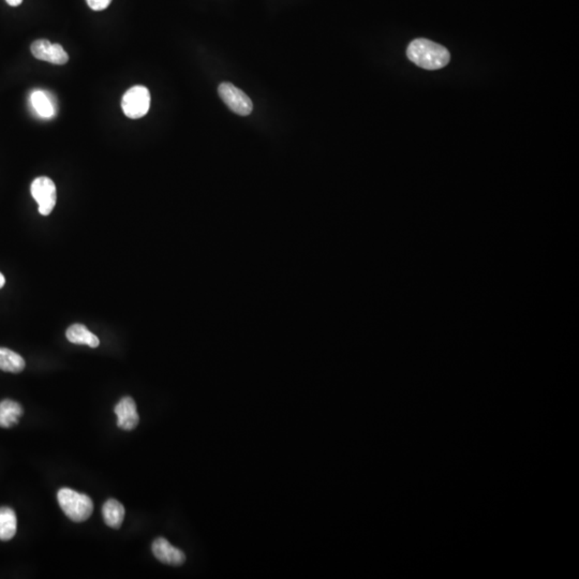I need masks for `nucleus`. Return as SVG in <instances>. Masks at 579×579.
<instances>
[{"label":"nucleus","mask_w":579,"mask_h":579,"mask_svg":"<svg viewBox=\"0 0 579 579\" xmlns=\"http://www.w3.org/2000/svg\"><path fill=\"white\" fill-rule=\"evenodd\" d=\"M408 58L426 70L444 68L450 63V52L444 46L427 39H416L408 46Z\"/></svg>","instance_id":"nucleus-1"},{"label":"nucleus","mask_w":579,"mask_h":579,"mask_svg":"<svg viewBox=\"0 0 579 579\" xmlns=\"http://www.w3.org/2000/svg\"><path fill=\"white\" fill-rule=\"evenodd\" d=\"M57 499L64 513L75 523L85 521L94 511V503L87 494H80L70 488H62Z\"/></svg>","instance_id":"nucleus-2"},{"label":"nucleus","mask_w":579,"mask_h":579,"mask_svg":"<svg viewBox=\"0 0 579 579\" xmlns=\"http://www.w3.org/2000/svg\"><path fill=\"white\" fill-rule=\"evenodd\" d=\"M151 107V94L144 86H134L124 94L121 109L124 114L131 119H142Z\"/></svg>","instance_id":"nucleus-3"},{"label":"nucleus","mask_w":579,"mask_h":579,"mask_svg":"<svg viewBox=\"0 0 579 579\" xmlns=\"http://www.w3.org/2000/svg\"><path fill=\"white\" fill-rule=\"evenodd\" d=\"M31 191L39 205L40 214L48 216L56 205L57 190L54 182L45 176L36 178L31 184Z\"/></svg>","instance_id":"nucleus-4"},{"label":"nucleus","mask_w":579,"mask_h":579,"mask_svg":"<svg viewBox=\"0 0 579 579\" xmlns=\"http://www.w3.org/2000/svg\"><path fill=\"white\" fill-rule=\"evenodd\" d=\"M218 94L227 107L237 115L248 116L251 114L254 109L252 101L243 90L235 87L233 84H220L218 87Z\"/></svg>","instance_id":"nucleus-5"},{"label":"nucleus","mask_w":579,"mask_h":579,"mask_svg":"<svg viewBox=\"0 0 579 579\" xmlns=\"http://www.w3.org/2000/svg\"><path fill=\"white\" fill-rule=\"evenodd\" d=\"M33 56L39 60L54 65H65L68 63V53L60 44H53L45 39H39L31 46Z\"/></svg>","instance_id":"nucleus-6"},{"label":"nucleus","mask_w":579,"mask_h":579,"mask_svg":"<svg viewBox=\"0 0 579 579\" xmlns=\"http://www.w3.org/2000/svg\"><path fill=\"white\" fill-rule=\"evenodd\" d=\"M116 416H117V426L123 431H134L140 422V416L136 410V401L131 397H124L119 404H116Z\"/></svg>","instance_id":"nucleus-7"},{"label":"nucleus","mask_w":579,"mask_h":579,"mask_svg":"<svg viewBox=\"0 0 579 579\" xmlns=\"http://www.w3.org/2000/svg\"><path fill=\"white\" fill-rule=\"evenodd\" d=\"M153 553L160 562L168 566H180L186 561V556L180 548L173 546L168 540L163 538L153 541Z\"/></svg>","instance_id":"nucleus-8"},{"label":"nucleus","mask_w":579,"mask_h":579,"mask_svg":"<svg viewBox=\"0 0 579 579\" xmlns=\"http://www.w3.org/2000/svg\"><path fill=\"white\" fill-rule=\"evenodd\" d=\"M103 518L105 524L113 529H119L125 518V507L115 499H109L103 504Z\"/></svg>","instance_id":"nucleus-9"},{"label":"nucleus","mask_w":579,"mask_h":579,"mask_svg":"<svg viewBox=\"0 0 579 579\" xmlns=\"http://www.w3.org/2000/svg\"><path fill=\"white\" fill-rule=\"evenodd\" d=\"M67 339L75 345H86L90 347H97L100 340L96 335L92 334L83 324H73L67 330Z\"/></svg>","instance_id":"nucleus-10"},{"label":"nucleus","mask_w":579,"mask_h":579,"mask_svg":"<svg viewBox=\"0 0 579 579\" xmlns=\"http://www.w3.org/2000/svg\"><path fill=\"white\" fill-rule=\"evenodd\" d=\"M23 416V408L13 400L5 399L0 402V427L9 428L18 423Z\"/></svg>","instance_id":"nucleus-11"},{"label":"nucleus","mask_w":579,"mask_h":579,"mask_svg":"<svg viewBox=\"0 0 579 579\" xmlns=\"http://www.w3.org/2000/svg\"><path fill=\"white\" fill-rule=\"evenodd\" d=\"M18 529L16 512L10 507H0V541H10Z\"/></svg>","instance_id":"nucleus-12"},{"label":"nucleus","mask_w":579,"mask_h":579,"mask_svg":"<svg viewBox=\"0 0 579 579\" xmlns=\"http://www.w3.org/2000/svg\"><path fill=\"white\" fill-rule=\"evenodd\" d=\"M31 102L36 113L42 119H52L55 115V107L52 98L43 90H35L31 94Z\"/></svg>","instance_id":"nucleus-13"},{"label":"nucleus","mask_w":579,"mask_h":579,"mask_svg":"<svg viewBox=\"0 0 579 579\" xmlns=\"http://www.w3.org/2000/svg\"><path fill=\"white\" fill-rule=\"evenodd\" d=\"M24 368L25 361L20 355L7 347H0V370L18 374Z\"/></svg>","instance_id":"nucleus-14"},{"label":"nucleus","mask_w":579,"mask_h":579,"mask_svg":"<svg viewBox=\"0 0 579 579\" xmlns=\"http://www.w3.org/2000/svg\"><path fill=\"white\" fill-rule=\"evenodd\" d=\"M88 7L94 11H102L109 7L112 0H86Z\"/></svg>","instance_id":"nucleus-15"},{"label":"nucleus","mask_w":579,"mask_h":579,"mask_svg":"<svg viewBox=\"0 0 579 579\" xmlns=\"http://www.w3.org/2000/svg\"><path fill=\"white\" fill-rule=\"evenodd\" d=\"M8 5L11 6V7H18L20 6L21 4L23 3V0H7Z\"/></svg>","instance_id":"nucleus-16"},{"label":"nucleus","mask_w":579,"mask_h":579,"mask_svg":"<svg viewBox=\"0 0 579 579\" xmlns=\"http://www.w3.org/2000/svg\"><path fill=\"white\" fill-rule=\"evenodd\" d=\"M5 283H6L5 277H4L3 274L0 273V288H3V286H5Z\"/></svg>","instance_id":"nucleus-17"}]
</instances>
